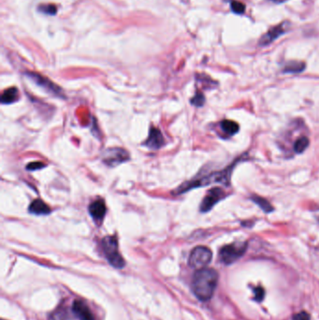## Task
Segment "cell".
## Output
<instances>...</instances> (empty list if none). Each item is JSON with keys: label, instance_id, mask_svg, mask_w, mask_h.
Returning <instances> with one entry per match:
<instances>
[{"label": "cell", "instance_id": "1", "mask_svg": "<svg viewBox=\"0 0 319 320\" xmlns=\"http://www.w3.org/2000/svg\"><path fill=\"white\" fill-rule=\"evenodd\" d=\"M218 282V273L214 269H200L192 279V290L199 300L206 301L213 297Z\"/></svg>", "mask_w": 319, "mask_h": 320}, {"label": "cell", "instance_id": "2", "mask_svg": "<svg viewBox=\"0 0 319 320\" xmlns=\"http://www.w3.org/2000/svg\"><path fill=\"white\" fill-rule=\"evenodd\" d=\"M231 170H232V167H230L229 169H226V171L215 172V173H212L210 175L205 176L203 178L197 179V180L192 181V182H187L181 187H179L175 193L176 194H182V193H184L185 191H188V190H190L192 188L208 186L210 184L217 183V182H219V183H227Z\"/></svg>", "mask_w": 319, "mask_h": 320}, {"label": "cell", "instance_id": "3", "mask_svg": "<svg viewBox=\"0 0 319 320\" xmlns=\"http://www.w3.org/2000/svg\"><path fill=\"white\" fill-rule=\"evenodd\" d=\"M102 247L105 257L109 263L114 268L122 269L124 266V260L118 251V242L115 236L103 238Z\"/></svg>", "mask_w": 319, "mask_h": 320}, {"label": "cell", "instance_id": "4", "mask_svg": "<svg viewBox=\"0 0 319 320\" xmlns=\"http://www.w3.org/2000/svg\"><path fill=\"white\" fill-rule=\"evenodd\" d=\"M246 243H234L221 248L219 257L223 263L226 265L232 264L239 258H242L246 251Z\"/></svg>", "mask_w": 319, "mask_h": 320}, {"label": "cell", "instance_id": "5", "mask_svg": "<svg viewBox=\"0 0 319 320\" xmlns=\"http://www.w3.org/2000/svg\"><path fill=\"white\" fill-rule=\"evenodd\" d=\"M213 258L212 251L206 246H196L190 253L188 264L196 270L206 268Z\"/></svg>", "mask_w": 319, "mask_h": 320}, {"label": "cell", "instance_id": "6", "mask_svg": "<svg viewBox=\"0 0 319 320\" xmlns=\"http://www.w3.org/2000/svg\"><path fill=\"white\" fill-rule=\"evenodd\" d=\"M129 159L128 153L122 148H109L103 152V162L109 167H116Z\"/></svg>", "mask_w": 319, "mask_h": 320}, {"label": "cell", "instance_id": "7", "mask_svg": "<svg viewBox=\"0 0 319 320\" xmlns=\"http://www.w3.org/2000/svg\"><path fill=\"white\" fill-rule=\"evenodd\" d=\"M288 26H289V23L284 22L276 26L271 27L266 34H264L261 37V39L258 42V44L260 46H266V45L270 44L271 42L276 41L279 37H281L282 35L287 33L288 30Z\"/></svg>", "mask_w": 319, "mask_h": 320}, {"label": "cell", "instance_id": "8", "mask_svg": "<svg viewBox=\"0 0 319 320\" xmlns=\"http://www.w3.org/2000/svg\"><path fill=\"white\" fill-rule=\"evenodd\" d=\"M224 197H225V193L221 188H219V187L212 188L211 190L208 191L204 199L201 202L200 212L206 213V212L210 211L217 202H219Z\"/></svg>", "mask_w": 319, "mask_h": 320}, {"label": "cell", "instance_id": "9", "mask_svg": "<svg viewBox=\"0 0 319 320\" xmlns=\"http://www.w3.org/2000/svg\"><path fill=\"white\" fill-rule=\"evenodd\" d=\"M27 75L33 82H35L38 85L43 87L47 92L52 94L54 96H57V97H61V88H59L56 84L51 83V81L48 80L47 78H44L37 73H27Z\"/></svg>", "mask_w": 319, "mask_h": 320}, {"label": "cell", "instance_id": "10", "mask_svg": "<svg viewBox=\"0 0 319 320\" xmlns=\"http://www.w3.org/2000/svg\"><path fill=\"white\" fill-rule=\"evenodd\" d=\"M165 145V140L163 135L160 132L158 128H155L154 126L151 127V130L149 132V137L144 143V145L152 150H157L161 148Z\"/></svg>", "mask_w": 319, "mask_h": 320}, {"label": "cell", "instance_id": "11", "mask_svg": "<svg viewBox=\"0 0 319 320\" xmlns=\"http://www.w3.org/2000/svg\"><path fill=\"white\" fill-rule=\"evenodd\" d=\"M107 208L103 199H97L89 206V214L96 222H101L106 215Z\"/></svg>", "mask_w": 319, "mask_h": 320}, {"label": "cell", "instance_id": "12", "mask_svg": "<svg viewBox=\"0 0 319 320\" xmlns=\"http://www.w3.org/2000/svg\"><path fill=\"white\" fill-rule=\"evenodd\" d=\"M72 311L80 320H94V316L91 311L81 300H75L73 302Z\"/></svg>", "mask_w": 319, "mask_h": 320}, {"label": "cell", "instance_id": "13", "mask_svg": "<svg viewBox=\"0 0 319 320\" xmlns=\"http://www.w3.org/2000/svg\"><path fill=\"white\" fill-rule=\"evenodd\" d=\"M28 211L30 214L38 215V216H43V215H49L51 213V209L48 206L41 198H37L31 202L30 206L28 208Z\"/></svg>", "mask_w": 319, "mask_h": 320}, {"label": "cell", "instance_id": "14", "mask_svg": "<svg viewBox=\"0 0 319 320\" xmlns=\"http://www.w3.org/2000/svg\"><path fill=\"white\" fill-rule=\"evenodd\" d=\"M19 98V91L16 87H10L5 90L1 96V102L3 104H10L17 101Z\"/></svg>", "mask_w": 319, "mask_h": 320}, {"label": "cell", "instance_id": "15", "mask_svg": "<svg viewBox=\"0 0 319 320\" xmlns=\"http://www.w3.org/2000/svg\"><path fill=\"white\" fill-rule=\"evenodd\" d=\"M221 128L224 132H226V134L232 136V135L236 134L237 132L239 131L240 126L234 121L224 120L221 122Z\"/></svg>", "mask_w": 319, "mask_h": 320}, {"label": "cell", "instance_id": "16", "mask_svg": "<svg viewBox=\"0 0 319 320\" xmlns=\"http://www.w3.org/2000/svg\"><path fill=\"white\" fill-rule=\"evenodd\" d=\"M305 69V64L299 61H291L288 62L285 68H284V73H298L303 72Z\"/></svg>", "mask_w": 319, "mask_h": 320}, {"label": "cell", "instance_id": "17", "mask_svg": "<svg viewBox=\"0 0 319 320\" xmlns=\"http://www.w3.org/2000/svg\"><path fill=\"white\" fill-rule=\"evenodd\" d=\"M251 198L265 213L269 214V213H271L273 211V207L270 205V203L268 201L267 199H265V198L258 196H253Z\"/></svg>", "mask_w": 319, "mask_h": 320}, {"label": "cell", "instance_id": "18", "mask_svg": "<svg viewBox=\"0 0 319 320\" xmlns=\"http://www.w3.org/2000/svg\"><path fill=\"white\" fill-rule=\"evenodd\" d=\"M309 144H310V142H309L308 138H306V137L299 138L298 140L296 141V143L294 145L295 153L302 154L308 148Z\"/></svg>", "mask_w": 319, "mask_h": 320}, {"label": "cell", "instance_id": "19", "mask_svg": "<svg viewBox=\"0 0 319 320\" xmlns=\"http://www.w3.org/2000/svg\"><path fill=\"white\" fill-rule=\"evenodd\" d=\"M231 11L236 14H243L245 11V5L240 1H232L230 3Z\"/></svg>", "mask_w": 319, "mask_h": 320}, {"label": "cell", "instance_id": "20", "mask_svg": "<svg viewBox=\"0 0 319 320\" xmlns=\"http://www.w3.org/2000/svg\"><path fill=\"white\" fill-rule=\"evenodd\" d=\"M205 102V98L202 94L197 93L195 97L191 99V103L193 104L196 107H201Z\"/></svg>", "mask_w": 319, "mask_h": 320}, {"label": "cell", "instance_id": "21", "mask_svg": "<svg viewBox=\"0 0 319 320\" xmlns=\"http://www.w3.org/2000/svg\"><path fill=\"white\" fill-rule=\"evenodd\" d=\"M254 295H255L254 296L255 300L261 301L262 299H264V297H265V290H264V289L262 287L258 286L256 289H254Z\"/></svg>", "mask_w": 319, "mask_h": 320}, {"label": "cell", "instance_id": "22", "mask_svg": "<svg viewBox=\"0 0 319 320\" xmlns=\"http://www.w3.org/2000/svg\"><path fill=\"white\" fill-rule=\"evenodd\" d=\"M41 11H42L43 13L45 14H48V15H54L56 13V8L54 5H45V6H41L40 8Z\"/></svg>", "mask_w": 319, "mask_h": 320}, {"label": "cell", "instance_id": "23", "mask_svg": "<svg viewBox=\"0 0 319 320\" xmlns=\"http://www.w3.org/2000/svg\"><path fill=\"white\" fill-rule=\"evenodd\" d=\"M44 167V164L41 162H32L30 164L26 166L27 171H36V170H41Z\"/></svg>", "mask_w": 319, "mask_h": 320}, {"label": "cell", "instance_id": "24", "mask_svg": "<svg viewBox=\"0 0 319 320\" xmlns=\"http://www.w3.org/2000/svg\"><path fill=\"white\" fill-rule=\"evenodd\" d=\"M292 320H310V316L306 312H300L298 314H296Z\"/></svg>", "mask_w": 319, "mask_h": 320}, {"label": "cell", "instance_id": "25", "mask_svg": "<svg viewBox=\"0 0 319 320\" xmlns=\"http://www.w3.org/2000/svg\"><path fill=\"white\" fill-rule=\"evenodd\" d=\"M269 1H271V2L276 3V4H281V3H284V2H286L288 0H269Z\"/></svg>", "mask_w": 319, "mask_h": 320}, {"label": "cell", "instance_id": "26", "mask_svg": "<svg viewBox=\"0 0 319 320\" xmlns=\"http://www.w3.org/2000/svg\"><path fill=\"white\" fill-rule=\"evenodd\" d=\"M315 217H316L317 220H318V222L319 223V209L315 212Z\"/></svg>", "mask_w": 319, "mask_h": 320}]
</instances>
